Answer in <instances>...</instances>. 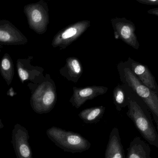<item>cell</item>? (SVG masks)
<instances>
[{
  "mask_svg": "<svg viewBox=\"0 0 158 158\" xmlns=\"http://www.w3.org/2000/svg\"><path fill=\"white\" fill-rule=\"evenodd\" d=\"M46 133L51 141L65 152L82 153L91 147V143L77 133L53 126L48 129Z\"/></svg>",
  "mask_w": 158,
  "mask_h": 158,
  "instance_id": "4",
  "label": "cell"
},
{
  "mask_svg": "<svg viewBox=\"0 0 158 158\" xmlns=\"http://www.w3.org/2000/svg\"><path fill=\"white\" fill-rule=\"evenodd\" d=\"M125 158H152L149 146L140 137H136L132 141L128 147Z\"/></svg>",
  "mask_w": 158,
  "mask_h": 158,
  "instance_id": "15",
  "label": "cell"
},
{
  "mask_svg": "<svg viewBox=\"0 0 158 158\" xmlns=\"http://www.w3.org/2000/svg\"><path fill=\"white\" fill-rule=\"evenodd\" d=\"M33 57L29 56L27 58H19L16 61V69L18 75L22 83L25 81L37 84L44 77V69L41 67L33 66L31 64Z\"/></svg>",
  "mask_w": 158,
  "mask_h": 158,
  "instance_id": "8",
  "label": "cell"
},
{
  "mask_svg": "<svg viewBox=\"0 0 158 158\" xmlns=\"http://www.w3.org/2000/svg\"><path fill=\"white\" fill-rule=\"evenodd\" d=\"M114 30L115 39H119L125 44L136 50L140 47V44L135 33L134 23L125 18L116 17L110 19Z\"/></svg>",
  "mask_w": 158,
  "mask_h": 158,
  "instance_id": "7",
  "label": "cell"
},
{
  "mask_svg": "<svg viewBox=\"0 0 158 158\" xmlns=\"http://www.w3.org/2000/svg\"><path fill=\"white\" fill-rule=\"evenodd\" d=\"M73 93L69 100L72 105L79 109L88 100H93L100 95L105 94L108 88L103 86H87L83 88L74 87Z\"/></svg>",
  "mask_w": 158,
  "mask_h": 158,
  "instance_id": "11",
  "label": "cell"
},
{
  "mask_svg": "<svg viewBox=\"0 0 158 158\" xmlns=\"http://www.w3.org/2000/svg\"><path fill=\"white\" fill-rule=\"evenodd\" d=\"M28 87L31 91L30 104L33 110L39 114L51 112L57 101V92L54 81L47 74L37 84L30 83Z\"/></svg>",
  "mask_w": 158,
  "mask_h": 158,
  "instance_id": "2",
  "label": "cell"
},
{
  "mask_svg": "<svg viewBox=\"0 0 158 158\" xmlns=\"http://www.w3.org/2000/svg\"><path fill=\"white\" fill-rule=\"evenodd\" d=\"M90 24L89 20H84L67 26L55 35L52 46L54 48L59 47L60 50L65 49L87 30Z\"/></svg>",
  "mask_w": 158,
  "mask_h": 158,
  "instance_id": "6",
  "label": "cell"
},
{
  "mask_svg": "<svg viewBox=\"0 0 158 158\" xmlns=\"http://www.w3.org/2000/svg\"><path fill=\"white\" fill-rule=\"evenodd\" d=\"M61 76L69 81L77 83L82 75L83 68L80 59L75 57L67 58L66 64L59 70Z\"/></svg>",
  "mask_w": 158,
  "mask_h": 158,
  "instance_id": "13",
  "label": "cell"
},
{
  "mask_svg": "<svg viewBox=\"0 0 158 158\" xmlns=\"http://www.w3.org/2000/svg\"><path fill=\"white\" fill-rule=\"evenodd\" d=\"M129 87L125 84H118L113 91V99L116 109L120 111L129 105Z\"/></svg>",
  "mask_w": 158,
  "mask_h": 158,
  "instance_id": "17",
  "label": "cell"
},
{
  "mask_svg": "<svg viewBox=\"0 0 158 158\" xmlns=\"http://www.w3.org/2000/svg\"><path fill=\"white\" fill-rule=\"evenodd\" d=\"M128 107L127 115L136 129L148 143L158 148V132L153 124L150 110L130 87Z\"/></svg>",
  "mask_w": 158,
  "mask_h": 158,
  "instance_id": "1",
  "label": "cell"
},
{
  "mask_svg": "<svg viewBox=\"0 0 158 158\" xmlns=\"http://www.w3.org/2000/svg\"><path fill=\"white\" fill-rule=\"evenodd\" d=\"M105 158H125L119 132L117 128H113L110 135Z\"/></svg>",
  "mask_w": 158,
  "mask_h": 158,
  "instance_id": "14",
  "label": "cell"
},
{
  "mask_svg": "<svg viewBox=\"0 0 158 158\" xmlns=\"http://www.w3.org/2000/svg\"><path fill=\"white\" fill-rule=\"evenodd\" d=\"M29 27L39 34L47 31L50 23L49 8L45 1L40 0L33 3L28 4L24 7Z\"/></svg>",
  "mask_w": 158,
  "mask_h": 158,
  "instance_id": "5",
  "label": "cell"
},
{
  "mask_svg": "<svg viewBox=\"0 0 158 158\" xmlns=\"http://www.w3.org/2000/svg\"><path fill=\"white\" fill-rule=\"evenodd\" d=\"M120 79L122 83L129 86L147 106L151 114L158 117V93L144 85L125 62H120L117 66Z\"/></svg>",
  "mask_w": 158,
  "mask_h": 158,
  "instance_id": "3",
  "label": "cell"
},
{
  "mask_svg": "<svg viewBox=\"0 0 158 158\" xmlns=\"http://www.w3.org/2000/svg\"><path fill=\"white\" fill-rule=\"evenodd\" d=\"M106 111L103 106L85 109L79 113V118L86 124L97 123L103 117Z\"/></svg>",
  "mask_w": 158,
  "mask_h": 158,
  "instance_id": "16",
  "label": "cell"
},
{
  "mask_svg": "<svg viewBox=\"0 0 158 158\" xmlns=\"http://www.w3.org/2000/svg\"><path fill=\"white\" fill-rule=\"evenodd\" d=\"M27 42V37L12 22L6 19L0 20L1 45H24Z\"/></svg>",
  "mask_w": 158,
  "mask_h": 158,
  "instance_id": "9",
  "label": "cell"
},
{
  "mask_svg": "<svg viewBox=\"0 0 158 158\" xmlns=\"http://www.w3.org/2000/svg\"><path fill=\"white\" fill-rule=\"evenodd\" d=\"M29 139L28 132L26 128L19 124L15 125L12 133V143L17 158H32Z\"/></svg>",
  "mask_w": 158,
  "mask_h": 158,
  "instance_id": "10",
  "label": "cell"
},
{
  "mask_svg": "<svg viewBox=\"0 0 158 158\" xmlns=\"http://www.w3.org/2000/svg\"><path fill=\"white\" fill-rule=\"evenodd\" d=\"M125 63L139 80L148 88L158 93V85L148 66L129 57Z\"/></svg>",
  "mask_w": 158,
  "mask_h": 158,
  "instance_id": "12",
  "label": "cell"
},
{
  "mask_svg": "<svg viewBox=\"0 0 158 158\" xmlns=\"http://www.w3.org/2000/svg\"><path fill=\"white\" fill-rule=\"evenodd\" d=\"M1 124H2V123H1V120H0V125H1Z\"/></svg>",
  "mask_w": 158,
  "mask_h": 158,
  "instance_id": "23",
  "label": "cell"
},
{
  "mask_svg": "<svg viewBox=\"0 0 158 158\" xmlns=\"http://www.w3.org/2000/svg\"><path fill=\"white\" fill-rule=\"evenodd\" d=\"M138 2L148 5H158V0H136Z\"/></svg>",
  "mask_w": 158,
  "mask_h": 158,
  "instance_id": "19",
  "label": "cell"
},
{
  "mask_svg": "<svg viewBox=\"0 0 158 158\" xmlns=\"http://www.w3.org/2000/svg\"><path fill=\"white\" fill-rule=\"evenodd\" d=\"M2 48V45H0V53H1V49Z\"/></svg>",
  "mask_w": 158,
  "mask_h": 158,
  "instance_id": "22",
  "label": "cell"
},
{
  "mask_svg": "<svg viewBox=\"0 0 158 158\" xmlns=\"http://www.w3.org/2000/svg\"><path fill=\"white\" fill-rule=\"evenodd\" d=\"M0 73L7 85H10L15 74L13 60L9 54L5 53L0 62Z\"/></svg>",
  "mask_w": 158,
  "mask_h": 158,
  "instance_id": "18",
  "label": "cell"
},
{
  "mask_svg": "<svg viewBox=\"0 0 158 158\" xmlns=\"http://www.w3.org/2000/svg\"><path fill=\"white\" fill-rule=\"evenodd\" d=\"M152 116H153V118H154V121L156 122V125L157 126V129L158 130V117H157L156 115H154V114H152Z\"/></svg>",
  "mask_w": 158,
  "mask_h": 158,
  "instance_id": "21",
  "label": "cell"
},
{
  "mask_svg": "<svg viewBox=\"0 0 158 158\" xmlns=\"http://www.w3.org/2000/svg\"><path fill=\"white\" fill-rule=\"evenodd\" d=\"M148 13L150 15L156 16L158 17V7L152 8L148 11Z\"/></svg>",
  "mask_w": 158,
  "mask_h": 158,
  "instance_id": "20",
  "label": "cell"
}]
</instances>
